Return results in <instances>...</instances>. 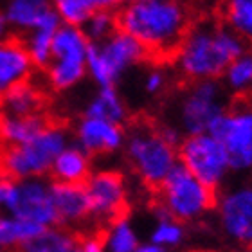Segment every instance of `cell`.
I'll list each match as a JSON object with an SVG mask.
<instances>
[{"mask_svg":"<svg viewBox=\"0 0 252 252\" xmlns=\"http://www.w3.org/2000/svg\"><path fill=\"white\" fill-rule=\"evenodd\" d=\"M249 49V43L225 22L191 24L173 53V67L186 81L220 79L227 65Z\"/></svg>","mask_w":252,"mask_h":252,"instance_id":"obj_1","label":"cell"},{"mask_svg":"<svg viewBox=\"0 0 252 252\" xmlns=\"http://www.w3.org/2000/svg\"><path fill=\"white\" fill-rule=\"evenodd\" d=\"M119 29L139 40L150 58H171L191 26L184 0H133L117 13Z\"/></svg>","mask_w":252,"mask_h":252,"instance_id":"obj_2","label":"cell"},{"mask_svg":"<svg viewBox=\"0 0 252 252\" xmlns=\"http://www.w3.org/2000/svg\"><path fill=\"white\" fill-rule=\"evenodd\" d=\"M72 142V133L62 125L49 123L29 141L16 146H2L0 175L11 179L49 177L54 158Z\"/></svg>","mask_w":252,"mask_h":252,"instance_id":"obj_3","label":"cell"},{"mask_svg":"<svg viewBox=\"0 0 252 252\" xmlns=\"http://www.w3.org/2000/svg\"><path fill=\"white\" fill-rule=\"evenodd\" d=\"M125 153L131 171L150 189H157L179 164V146L164 137L158 125H137L126 131Z\"/></svg>","mask_w":252,"mask_h":252,"instance_id":"obj_4","label":"cell"},{"mask_svg":"<svg viewBox=\"0 0 252 252\" xmlns=\"http://www.w3.org/2000/svg\"><path fill=\"white\" fill-rule=\"evenodd\" d=\"M232 95L220 79H194L188 81L173 103L171 125L182 135L209 131L213 123L231 106Z\"/></svg>","mask_w":252,"mask_h":252,"instance_id":"obj_5","label":"cell"},{"mask_svg":"<svg viewBox=\"0 0 252 252\" xmlns=\"http://www.w3.org/2000/svg\"><path fill=\"white\" fill-rule=\"evenodd\" d=\"M157 205L164 213L188 223L202 220L215 211L216 189L198 180L188 168L177 164L157 188Z\"/></svg>","mask_w":252,"mask_h":252,"instance_id":"obj_6","label":"cell"},{"mask_svg":"<svg viewBox=\"0 0 252 252\" xmlns=\"http://www.w3.org/2000/svg\"><path fill=\"white\" fill-rule=\"evenodd\" d=\"M150 58L139 40L117 27L101 42H90L87 70L97 87H117L130 68Z\"/></svg>","mask_w":252,"mask_h":252,"instance_id":"obj_7","label":"cell"},{"mask_svg":"<svg viewBox=\"0 0 252 252\" xmlns=\"http://www.w3.org/2000/svg\"><path fill=\"white\" fill-rule=\"evenodd\" d=\"M89 47L90 40L83 27L62 24L54 36L51 62L43 70L49 89L67 92L89 76Z\"/></svg>","mask_w":252,"mask_h":252,"instance_id":"obj_8","label":"cell"},{"mask_svg":"<svg viewBox=\"0 0 252 252\" xmlns=\"http://www.w3.org/2000/svg\"><path fill=\"white\" fill-rule=\"evenodd\" d=\"M179 162L216 191L225 184L227 177L232 173L225 146L211 131L184 135L179 144Z\"/></svg>","mask_w":252,"mask_h":252,"instance_id":"obj_9","label":"cell"},{"mask_svg":"<svg viewBox=\"0 0 252 252\" xmlns=\"http://www.w3.org/2000/svg\"><path fill=\"white\" fill-rule=\"evenodd\" d=\"M211 133L218 137L231 158L232 173H247L252 169V103L240 97L234 105L221 114L213 126Z\"/></svg>","mask_w":252,"mask_h":252,"instance_id":"obj_10","label":"cell"},{"mask_svg":"<svg viewBox=\"0 0 252 252\" xmlns=\"http://www.w3.org/2000/svg\"><path fill=\"white\" fill-rule=\"evenodd\" d=\"M215 211L221 234L238 247L252 249V182L216 194Z\"/></svg>","mask_w":252,"mask_h":252,"instance_id":"obj_11","label":"cell"},{"mask_svg":"<svg viewBox=\"0 0 252 252\" xmlns=\"http://www.w3.org/2000/svg\"><path fill=\"white\" fill-rule=\"evenodd\" d=\"M85 191L89 198L90 220L108 225L119 216L126 215L128 188L119 171L101 169L85 180Z\"/></svg>","mask_w":252,"mask_h":252,"instance_id":"obj_12","label":"cell"},{"mask_svg":"<svg viewBox=\"0 0 252 252\" xmlns=\"http://www.w3.org/2000/svg\"><path fill=\"white\" fill-rule=\"evenodd\" d=\"M7 215L36 221L43 227L58 225V213L53 198V180L49 177L16 180L15 202Z\"/></svg>","mask_w":252,"mask_h":252,"instance_id":"obj_13","label":"cell"},{"mask_svg":"<svg viewBox=\"0 0 252 252\" xmlns=\"http://www.w3.org/2000/svg\"><path fill=\"white\" fill-rule=\"evenodd\" d=\"M125 125L105 117L85 116L78 121L72 131V142L89 153L90 157L110 155L125 148Z\"/></svg>","mask_w":252,"mask_h":252,"instance_id":"obj_14","label":"cell"},{"mask_svg":"<svg viewBox=\"0 0 252 252\" xmlns=\"http://www.w3.org/2000/svg\"><path fill=\"white\" fill-rule=\"evenodd\" d=\"M34 70L24 40L15 36L0 40V97L16 85L29 81Z\"/></svg>","mask_w":252,"mask_h":252,"instance_id":"obj_15","label":"cell"},{"mask_svg":"<svg viewBox=\"0 0 252 252\" xmlns=\"http://www.w3.org/2000/svg\"><path fill=\"white\" fill-rule=\"evenodd\" d=\"M53 198L58 213V225L78 229L87 221H92L85 184H68L53 180Z\"/></svg>","mask_w":252,"mask_h":252,"instance_id":"obj_16","label":"cell"},{"mask_svg":"<svg viewBox=\"0 0 252 252\" xmlns=\"http://www.w3.org/2000/svg\"><path fill=\"white\" fill-rule=\"evenodd\" d=\"M62 18L54 9L47 11L42 16V20L32 27L31 31L24 34V45H26L27 53L31 56L32 65L38 70H45V67L51 62V54H53V42L58 29L62 27Z\"/></svg>","mask_w":252,"mask_h":252,"instance_id":"obj_17","label":"cell"},{"mask_svg":"<svg viewBox=\"0 0 252 252\" xmlns=\"http://www.w3.org/2000/svg\"><path fill=\"white\" fill-rule=\"evenodd\" d=\"M92 173V157L81 150L78 144L70 142L63 148L54 158L49 179L54 182H68V184H85Z\"/></svg>","mask_w":252,"mask_h":252,"instance_id":"obj_18","label":"cell"},{"mask_svg":"<svg viewBox=\"0 0 252 252\" xmlns=\"http://www.w3.org/2000/svg\"><path fill=\"white\" fill-rule=\"evenodd\" d=\"M43 108V94L36 85L29 81L16 85L7 94L0 97V114L9 116H32L42 114Z\"/></svg>","mask_w":252,"mask_h":252,"instance_id":"obj_19","label":"cell"},{"mask_svg":"<svg viewBox=\"0 0 252 252\" xmlns=\"http://www.w3.org/2000/svg\"><path fill=\"white\" fill-rule=\"evenodd\" d=\"M49 121L42 114L32 116H9L0 114V144L2 146H16L34 137Z\"/></svg>","mask_w":252,"mask_h":252,"instance_id":"obj_20","label":"cell"},{"mask_svg":"<svg viewBox=\"0 0 252 252\" xmlns=\"http://www.w3.org/2000/svg\"><path fill=\"white\" fill-rule=\"evenodd\" d=\"M47 227L36 221L16 218L13 215H0V252L11 249H24L38 238Z\"/></svg>","mask_w":252,"mask_h":252,"instance_id":"obj_21","label":"cell"},{"mask_svg":"<svg viewBox=\"0 0 252 252\" xmlns=\"http://www.w3.org/2000/svg\"><path fill=\"white\" fill-rule=\"evenodd\" d=\"M51 9H53L51 0H5L2 11L7 16L13 31L18 34H26Z\"/></svg>","mask_w":252,"mask_h":252,"instance_id":"obj_22","label":"cell"},{"mask_svg":"<svg viewBox=\"0 0 252 252\" xmlns=\"http://www.w3.org/2000/svg\"><path fill=\"white\" fill-rule=\"evenodd\" d=\"M85 116L105 117L119 125H126L128 121V106L117 87H97V92L87 103Z\"/></svg>","mask_w":252,"mask_h":252,"instance_id":"obj_23","label":"cell"},{"mask_svg":"<svg viewBox=\"0 0 252 252\" xmlns=\"http://www.w3.org/2000/svg\"><path fill=\"white\" fill-rule=\"evenodd\" d=\"M220 81L232 97H247L252 89V49L238 54L221 74Z\"/></svg>","mask_w":252,"mask_h":252,"instance_id":"obj_24","label":"cell"},{"mask_svg":"<svg viewBox=\"0 0 252 252\" xmlns=\"http://www.w3.org/2000/svg\"><path fill=\"white\" fill-rule=\"evenodd\" d=\"M81 238L67 227H47L38 238L27 243L22 251L26 252H79Z\"/></svg>","mask_w":252,"mask_h":252,"instance_id":"obj_25","label":"cell"},{"mask_svg":"<svg viewBox=\"0 0 252 252\" xmlns=\"http://www.w3.org/2000/svg\"><path fill=\"white\" fill-rule=\"evenodd\" d=\"M153 213H155V225L152 227L148 240L160 245L166 251L180 247L188 238L184 221L177 220L173 216H169L168 213H164L157 204H155Z\"/></svg>","mask_w":252,"mask_h":252,"instance_id":"obj_26","label":"cell"},{"mask_svg":"<svg viewBox=\"0 0 252 252\" xmlns=\"http://www.w3.org/2000/svg\"><path fill=\"white\" fill-rule=\"evenodd\" d=\"M103 240H105V251L108 252H137V247L141 243L135 227L131 225L130 218L126 215L119 216L106 225Z\"/></svg>","mask_w":252,"mask_h":252,"instance_id":"obj_27","label":"cell"},{"mask_svg":"<svg viewBox=\"0 0 252 252\" xmlns=\"http://www.w3.org/2000/svg\"><path fill=\"white\" fill-rule=\"evenodd\" d=\"M225 24L252 45V0H227Z\"/></svg>","mask_w":252,"mask_h":252,"instance_id":"obj_28","label":"cell"},{"mask_svg":"<svg viewBox=\"0 0 252 252\" xmlns=\"http://www.w3.org/2000/svg\"><path fill=\"white\" fill-rule=\"evenodd\" d=\"M51 4L63 24L78 27H83L85 22L97 9L94 0H51Z\"/></svg>","mask_w":252,"mask_h":252,"instance_id":"obj_29","label":"cell"},{"mask_svg":"<svg viewBox=\"0 0 252 252\" xmlns=\"http://www.w3.org/2000/svg\"><path fill=\"white\" fill-rule=\"evenodd\" d=\"M117 27H119V24H117V13H114V9L97 7L89 20L85 22L83 31L89 36L90 42H101V40L110 36Z\"/></svg>","mask_w":252,"mask_h":252,"instance_id":"obj_30","label":"cell"},{"mask_svg":"<svg viewBox=\"0 0 252 252\" xmlns=\"http://www.w3.org/2000/svg\"><path fill=\"white\" fill-rule=\"evenodd\" d=\"M168 72L162 70L160 67H153L152 70H148L142 78V90L148 95H158L162 94L166 87H168Z\"/></svg>","mask_w":252,"mask_h":252,"instance_id":"obj_31","label":"cell"},{"mask_svg":"<svg viewBox=\"0 0 252 252\" xmlns=\"http://www.w3.org/2000/svg\"><path fill=\"white\" fill-rule=\"evenodd\" d=\"M16 194V179L0 175V215H7L11 205L15 202Z\"/></svg>","mask_w":252,"mask_h":252,"instance_id":"obj_32","label":"cell"},{"mask_svg":"<svg viewBox=\"0 0 252 252\" xmlns=\"http://www.w3.org/2000/svg\"><path fill=\"white\" fill-rule=\"evenodd\" d=\"M105 251V240L103 234H87L79 242V252H101Z\"/></svg>","mask_w":252,"mask_h":252,"instance_id":"obj_33","label":"cell"},{"mask_svg":"<svg viewBox=\"0 0 252 252\" xmlns=\"http://www.w3.org/2000/svg\"><path fill=\"white\" fill-rule=\"evenodd\" d=\"M13 27H11L7 16H5L4 11H0V40H5V38L13 36Z\"/></svg>","mask_w":252,"mask_h":252,"instance_id":"obj_34","label":"cell"},{"mask_svg":"<svg viewBox=\"0 0 252 252\" xmlns=\"http://www.w3.org/2000/svg\"><path fill=\"white\" fill-rule=\"evenodd\" d=\"M137 252H166V249H162L160 245L153 242H141L139 243V247H137Z\"/></svg>","mask_w":252,"mask_h":252,"instance_id":"obj_35","label":"cell"},{"mask_svg":"<svg viewBox=\"0 0 252 252\" xmlns=\"http://www.w3.org/2000/svg\"><path fill=\"white\" fill-rule=\"evenodd\" d=\"M97 7H106V9H112L110 7V0H94Z\"/></svg>","mask_w":252,"mask_h":252,"instance_id":"obj_36","label":"cell"},{"mask_svg":"<svg viewBox=\"0 0 252 252\" xmlns=\"http://www.w3.org/2000/svg\"><path fill=\"white\" fill-rule=\"evenodd\" d=\"M247 99H249V101H251V103H252V89H251V92H249V94H247Z\"/></svg>","mask_w":252,"mask_h":252,"instance_id":"obj_37","label":"cell"},{"mask_svg":"<svg viewBox=\"0 0 252 252\" xmlns=\"http://www.w3.org/2000/svg\"><path fill=\"white\" fill-rule=\"evenodd\" d=\"M0 152H2V144H0Z\"/></svg>","mask_w":252,"mask_h":252,"instance_id":"obj_38","label":"cell"}]
</instances>
